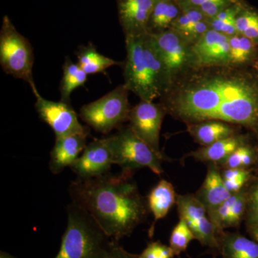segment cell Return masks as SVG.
Instances as JSON below:
<instances>
[{
	"label": "cell",
	"mask_w": 258,
	"mask_h": 258,
	"mask_svg": "<svg viewBox=\"0 0 258 258\" xmlns=\"http://www.w3.org/2000/svg\"><path fill=\"white\" fill-rule=\"evenodd\" d=\"M237 69L195 70L163 96L166 113L187 124L219 120L258 126V75Z\"/></svg>",
	"instance_id": "6da1fadb"
},
{
	"label": "cell",
	"mask_w": 258,
	"mask_h": 258,
	"mask_svg": "<svg viewBox=\"0 0 258 258\" xmlns=\"http://www.w3.org/2000/svg\"><path fill=\"white\" fill-rule=\"evenodd\" d=\"M132 173L103 175L72 181V203L86 210L110 238L118 241L132 235L147 218L148 202L139 193Z\"/></svg>",
	"instance_id": "7a4b0ae2"
},
{
	"label": "cell",
	"mask_w": 258,
	"mask_h": 258,
	"mask_svg": "<svg viewBox=\"0 0 258 258\" xmlns=\"http://www.w3.org/2000/svg\"><path fill=\"white\" fill-rule=\"evenodd\" d=\"M125 36L127 56L123 84L141 101L153 102L164 96L171 88L170 81L150 33Z\"/></svg>",
	"instance_id": "3957f363"
},
{
	"label": "cell",
	"mask_w": 258,
	"mask_h": 258,
	"mask_svg": "<svg viewBox=\"0 0 258 258\" xmlns=\"http://www.w3.org/2000/svg\"><path fill=\"white\" fill-rule=\"evenodd\" d=\"M68 223L55 258H106L113 240L86 210L71 203Z\"/></svg>",
	"instance_id": "277c9868"
},
{
	"label": "cell",
	"mask_w": 258,
	"mask_h": 258,
	"mask_svg": "<svg viewBox=\"0 0 258 258\" xmlns=\"http://www.w3.org/2000/svg\"><path fill=\"white\" fill-rule=\"evenodd\" d=\"M0 64L7 74L28 83L32 91L37 89L32 76L33 49L8 16L3 18L0 31Z\"/></svg>",
	"instance_id": "5b68a950"
},
{
	"label": "cell",
	"mask_w": 258,
	"mask_h": 258,
	"mask_svg": "<svg viewBox=\"0 0 258 258\" xmlns=\"http://www.w3.org/2000/svg\"><path fill=\"white\" fill-rule=\"evenodd\" d=\"M106 141L113 164H118L122 170L132 173L136 169L149 168L157 175L162 174V156L154 152L130 127L120 129L118 133L106 138Z\"/></svg>",
	"instance_id": "8992f818"
},
{
	"label": "cell",
	"mask_w": 258,
	"mask_h": 258,
	"mask_svg": "<svg viewBox=\"0 0 258 258\" xmlns=\"http://www.w3.org/2000/svg\"><path fill=\"white\" fill-rule=\"evenodd\" d=\"M128 92L124 84L120 85L96 101L84 105L80 116L96 132L108 134L128 120L132 109Z\"/></svg>",
	"instance_id": "52a82bcc"
},
{
	"label": "cell",
	"mask_w": 258,
	"mask_h": 258,
	"mask_svg": "<svg viewBox=\"0 0 258 258\" xmlns=\"http://www.w3.org/2000/svg\"><path fill=\"white\" fill-rule=\"evenodd\" d=\"M149 33L165 67L171 88L178 78L192 70L191 46L179 34L171 29L157 33Z\"/></svg>",
	"instance_id": "ba28073f"
},
{
	"label": "cell",
	"mask_w": 258,
	"mask_h": 258,
	"mask_svg": "<svg viewBox=\"0 0 258 258\" xmlns=\"http://www.w3.org/2000/svg\"><path fill=\"white\" fill-rule=\"evenodd\" d=\"M166 113L162 103L141 101L132 108L128 116L129 127L134 133L160 156L159 136Z\"/></svg>",
	"instance_id": "9c48e42d"
},
{
	"label": "cell",
	"mask_w": 258,
	"mask_h": 258,
	"mask_svg": "<svg viewBox=\"0 0 258 258\" xmlns=\"http://www.w3.org/2000/svg\"><path fill=\"white\" fill-rule=\"evenodd\" d=\"M32 93L36 98L35 108L39 116L50 125L56 138L71 134L88 133L87 129L80 123L77 113L69 103L45 99L37 89Z\"/></svg>",
	"instance_id": "30bf717a"
},
{
	"label": "cell",
	"mask_w": 258,
	"mask_h": 258,
	"mask_svg": "<svg viewBox=\"0 0 258 258\" xmlns=\"http://www.w3.org/2000/svg\"><path fill=\"white\" fill-rule=\"evenodd\" d=\"M230 37L210 29L191 45V69L230 67Z\"/></svg>",
	"instance_id": "8fae6325"
},
{
	"label": "cell",
	"mask_w": 258,
	"mask_h": 258,
	"mask_svg": "<svg viewBox=\"0 0 258 258\" xmlns=\"http://www.w3.org/2000/svg\"><path fill=\"white\" fill-rule=\"evenodd\" d=\"M112 164L111 153L105 138L94 139L87 144L82 155L70 167L78 178L88 179L109 172Z\"/></svg>",
	"instance_id": "7c38bea8"
},
{
	"label": "cell",
	"mask_w": 258,
	"mask_h": 258,
	"mask_svg": "<svg viewBox=\"0 0 258 258\" xmlns=\"http://www.w3.org/2000/svg\"><path fill=\"white\" fill-rule=\"evenodd\" d=\"M156 0H118V18L125 35L148 31Z\"/></svg>",
	"instance_id": "4fadbf2b"
},
{
	"label": "cell",
	"mask_w": 258,
	"mask_h": 258,
	"mask_svg": "<svg viewBox=\"0 0 258 258\" xmlns=\"http://www.w3.org/2000/svg\"><path fill=\"white\" fill-rule=\"evenodd\" d=\"M88 135V133L75 134L55 139L49 162L52 174H60L64 168L74 164L87 146Z\"/></svg>",
	"instance_id": "5bb4252c"
},
{
	"label": "cell",
	"mask_w": 258,
	"mask_h": 258,
	"mask_svg": "<svg viewBox=\"0 0 258 258\" xmlns=\"http://www.w3.org/2000/svg\"><path fill=\"white\" fill-rule=\"evenodd\" d=\"M232 194L226 187L221 172L215 164L209 166L203 186L195 196L206 208L208 215L230 198Z\"/></svg>",
	"instance_id": "9a60e30c"
},
{
	"label": "cell",
	"mask_w": 258,
	"mask_h": 258,
	"mask_svg": "<svg viewBox=\"0 0 258 258\" xmlns=\"http://www.w3.org/2000/svg\"><path fill=\"white\" fill-rule=\"evenodd\" d=\"M218 242L222 258H258V242L240 233L223 231Z\"/></svg>",
	"instance_id": "2e32d148"
},
{
	"label": "cell",
	"mask_w": 258,
	"mask_h": 258,
	"mask_svg": "<svg viewBox=\"0 0 258 258\" xmlns=\"http://www.w3.org/2000/svg\"><path fill=\"white\" fill-rule=\"evenodd\" d=\"M176 195L174 186L169 181L162 179L153 188L148 197V205L154 220L149 231V237L154 235L156 222L167 215L171 207L176 203Z\"/></svg>",
	"instance_id": "e0dca14e"
},
{
	"label": "cell",
	"mask_w": 258,
	"mask_h": 258,
	"mask_svg": "<svg viewBox=\"0 0 258 258\" xmlns=\"http://www.w3.org/2000/svg\"><path fill=\"white\" fill-rule=\"evenodd\" d=\"M187 131L192 138L203 147L235 135V130L230 123L219 120H208L187 124Z\"/></svg>",
	"instance_id": "ac0fdd59"
},
{
	"label": "cell",
	"mask_w": 258,
	"mask_h": 258,
	"mask_svg": "<svg viewBox=\"0 0 258 258\" xmlns=\"http://www.w3.org/2000/svg\"><path fill=\"white\" fill-rule=\"evenodd\" d=\"M243 144V137L237 135L232 136L229 138L215 142L211 145L200 148L198 150L190 153L187 157H192L195 160L199 161L221 164L226 158Z\"/></svg>",
	"instance_id": "d6986e66"
},
{
	"label": "cell",
	"mask_w": 258,
	"mask_h": 258,
	"mask_svg": "<svg viewBox=\"0 0 258 258\" xmlns=\"http://www.w3.org/2000/svg\"><path fill=\"white\" fill-rule=\"evenodd\" d=\"M181 12L176 0H156L148 31L157 33L169 30Z\"/></svg>",
	"instance_id": "ffe728a7"
},
{
	"label": "cell",
	"mask_w": 258,
	"mask_h": 258,
	"mask_svg": "<svg viewBox=\"0 0 258 258\" xmlns=\"http://www.w3.org/2000/svg\"><path fill=\"white\" fill-rule=\"evenodd\" d=\"M230 67L242 68L254 63L258 57V46L243 35L230 37Z\"/></svg>",
	"instance_id": "44dd1931"
},
{
	"label": "cell",
	"mask_w": 258,
	"mask_h": 258,
	"mask_svg": "<svg viewBox=\"0 0 258 258\" xmlns=\"http://www.w3.org/2000/svg\"><path fill=\"white\" fill-rule=\"evenodd\" d=\"M77 57L78 64L88 75L99 74L111 66L119 64L117 61L99 53L92 45L80 49Z\"/></svg>",
	"instance_id": "7402d4cb"
},
{
	"label": "cell",
	"mask_w": 258,
	"mask_h": 258,
	"mask_svg": "<svg viewBox=\"0 0 258 258\" xmlns=\"http://www.w3.org/2000/svg\"><path fill=\"white\" fill-rule=\"evenodd\" d=\"M62 70L63 76L60 86L61 101L69 103L71 93L76 88L85 84L88 75L80 67L79 64L74 63L69 57L66 59Z\"/></svg>",
	"instance_id": "603a6c76"
},
{
	"label": "cell",
	"mask_w": 258,
	"mask_h": 258,
	"mask_svg": "<svg viewBox=\"0 0 258 258\" xmlns=\"http://www.w3.org/2000/svg\"><path fill=\"white\" fill-rule=\"evenodd\" d=\"M243 2V0H237V2L232 3L230 6L220 12L213 18L208 20L210 29L221 32L228 37L237 35V29L235 26L236 18L242 9Z\"/></svg>",
	"instance_id": "cb8c5ba5"
},
{
	"label": "cell",
	"mask_w": 258,
	"mask_h": 258,
	"mask_svg": "<svg viewBox=\"0 0 258 258\" xmlns=\"http://www.w3.org/2000/svg\"><path fill=\"white\" fill-rule=\"evenodd\" d=\"M176 204L180 218L186 222L188 227L208 216L206 208L195 195H178Z\"/></svg>",
	"instance_id": "d4e9b609"
},
{
	"label": "cell",
	"mask_w": 258,
	"mask_h": 258,
	"mask_svg": "<svg viewBox=\"0 0 258 258\" xmlns=\"http://www.w3.org/2000/svg\"><path fill=\"white\" fill-rule=\"evenodd\" d=\"M237 34L249 39L258 46V10L243 2L235 22Z\"/></svg>",
	"instance_id": "484cf974"
},
{
	"label": "cell",
	"mask_w": 258,
	"mask_h": 258,
	"mask_svg": "<svg viewBox=\"0 0 258 258\" xmlns=\"http://www.w3.org/2000/svg\"><path fill=\"white\" fill-rule=\"evenodd\" d=\"M195 240L193 232L183 219L180 218L169 238V246L175 256H179L187 248L191 240Z\"/></svg>",
	"instance_id": "4316f807"
},
{
	"label": "cell",
	"mask_w": 258,
	"mask_h": 258,
	"mask_svg": "<svg viewBox=\"0 0 258 258\" xmlns=\"http://www.w3.org/2000/svg\"><path fill=\"white\" fill-rule=\"evenodd\" d=\"M254 154L252 148L245 144L237 148L230 155L222 161L221 164L226 169L244 168L250 166L253 163Z\"/></svg>",
	"instance_id": "83f0119b"
},
{
	"label": "cell",
	"mask_w": 258,
	"mask_h": 258,
	"mask_svg": "<svg viewBox=\"0 0 258 258\" xmlns=\"http://www.w3.org/2000/svg\"><path fill=\"white\" fill-rule=\"evenodd\" d=\"M204 20L207 19L198 8L181 9V13L174 20V23L171 24L169 29L178 34H181L191 25Z\"/></svg>",
	"instance_id": "f1b7e54d"
},
{
	"label": "cell",
	"mask_w": 258,
	"mask_h": 258,
	"mask_svg": "<svg viewBox=\"0 0 258 258\" xmlns=\"http://www.w3.org/2000/svg\"><path fill=\"white\" fill-rule=\"evenodd\" d=\"M247 200L248 198L244 191L241 190L237 193V199L231 208L227 220V228L236 227L240 223L247 209Z\"/></svg>",
	"instance_id": "f546056e"
},
{
	"label": "cell",
	"mask_w": 258,
	"mask_h": 258,
	"mask_svg": "<svg viewBox=\"0 0 258 258\" xmlns=\"http://www.w3.org/2000/svg\"><path fill=\"white\" fill-rule=\"evenodd\" d=\"M174 256L170 246L161 243L160 241L148 244L142 254H139L140 258H174Z\"/></svg>",
	"instance_id": "4dcf8cb0"
},
{
	"label": "cell",
	"mask_w": 258,
	"mask_h": 258,
	"mask_svg": "<svg viewBox=\"0 0 258 258\" xmlns=\"http://www.w3.org/2000/svg\"><path fill=\"white\" fill-rule=\"evenodd\" d=\"M210 29L208 20H204L191 25L179 35L191 46L198 42Z\"/></svg>",
	"instance_id": "1f68e13d"
},
{
	"label": "cell",
	"mask_w": 258,
	"mask_h": 258,
	"mask_svg": "<svg viewBox=\"0 0 258 258\" xmlns=\"http://www.w3.org/2000/svg\"><path fill=\"white\" fill-rule=\"evenodd\" d=\"M249 227H258V184L247 200Z\"/></svg>",
	"instance_id": "d6a6232c"
},
{
	"label": "cell",
	"mask_w": 258,
	"mask_h": 258,
	"mask_svg": "<svg viewBox=\"0 0 258 258\" xmlns=\"http://www.w3.org/2000/svg\"><path fill=\"white\" fill-rule=\"evenodd\" d=\"M106 258H140L139 254L130 253L119 245L118 241L113 240L109 253Z\"/></svg>",
	"instance_id": "836d02e7"
},
{
	"label": "cell",
	"mask_w": 258,
	"mask_h": 258,
	"mask_svg": "<svg viewBox=\"0 0 258 258\" xmlns=\"http://www.w3.org/2000/svg\"><path fill=\"white\" fill-rule=\"evenodd\" d=\"M224 180L245 179L248 181L249 178V171L242 168H234V169H226L222 174Z\"/></svg>",
	"instance_id": "e575fe53"
},
{
	"label": "cell",
	"mask_w": 258,
	"mask_h": 258,
	"mask_svg": "<svg viewBox=\"0 0 258 258\" xmlns=\"http://www.w3.org/2000/svg\"><path fill=\"white\" fill-rule=\"evenodd\" d=\"M215 1L219 0H176L181 10L186 8H199L202 5Z\"/></svg>",
	"instance_id": "d590c367"
},
{
	"label": "cell",
	"mask_w": 258,
	"mask_h": 258,
	"mask_svg": "<svg viewBox=\"0 0 258 258\" xmlns=\"http://www.w3.org/2000/svg\"><path fill=\"white\" fill-rule=\"evenodd\" d=\"M249 232L254 240L258 242V227H249Z\"/></svg>",
	"instance_id": "8d00e7d4"
},
{
	"label": "cell",
	"mask_w": 258,
	"mask_h": 258,
	"mask_svg": "<svg viewBox=\"0 0 258 258\" xmlns=\"http://www.w3.org/2000/svg\"><path fill=\"white\" fill-rule=\"evenodd\" d=\"M0 258H16L14 256L11 255V254L8 253L6 252H3V251H1L0 252Z\"/></svg>",
	"instance_id": "74e56055"
},
{
	"label": "cell",
	"mask_w": 258,
	"mask_h": 258,
	"mask_svg": "<svg viewBox=\"0 0 258 258\" xmlns=\"http://www.w3.org/2000/svg\"><path fill=\"white\" fill-rule=\"evenodd\" d=\"M254 69H255L256 73H257L258 75V57L257 60H256L255 62H254Z\"/></svg>",
	"instance_id": "f35d334b"
}]
</instances>
